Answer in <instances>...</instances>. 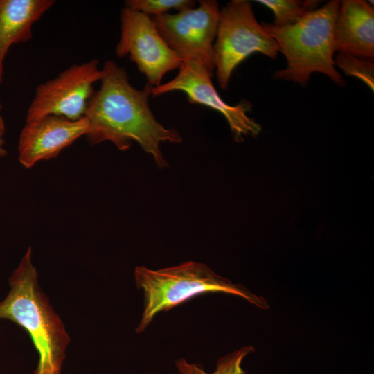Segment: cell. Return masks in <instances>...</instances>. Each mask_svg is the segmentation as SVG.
Listing matches in <instances>:
<instances>
[{
  "instance_id": "cell-1",
  "label": "cell",
  "mask_w": 374,
  "mask_h": 374,
  "mask_svg": "<svg viewBox=\"0 0 374 374\" xmlns=\"http://www.w3.org/2000/svg\"><path fill=\"white\" fill-rule=\"evenodd\" d=\"M102 69L100 89L90 99L84 116L89 123L88 142L94 145L108 141L126 150L136 141L159 168L167 167L161 143H180L182 138L154 117L149 106L152 87L147 84L143 89H135L126 71L112 60L107 61Z\"/></svg>"
},
{
  "instance_id": "cell-2",
  "label": "cell",
  "mask_w": 374,
  "mask_h": 374,
  "mask_svg": "<svg viewBox=\"0 0 374 374\" xmlns=\"http://www.w3.org/2000/svg\"><path fill=\"white\" fill-rule=\"evenodd\" d=\"M29 247L8 278L0 302V320L12 321L29 335L38 354L33 374H62L71 337L39 282Z\"/></svg>"
},
{
  "instance_id": "cell-3",
  "label": "cell",
  "mask_w": 374,
  "mask_h": 374,
  "mask_svg": "<svg viewBox=\"0 0 374 374\" xmlns=\"http://www.w3.org/2000/svg\"><path fill=\"white\" fill-rule=\"evenodd\" d=\"M331 0L296 23L287 26L263 24L286 58L287 66L274 78L305 86L315 72L328 76L339 86L345 82L334 60V26L340 6Z\"/></svg>"
},
{
  "instance_id": "cell-4",
  "label": "cell",
  "mask_w": 374,
  "mask_h": 374,
  "mask_svg": "<svg viewBox=\"0 0 374 374\" xmlns=\"http://www.w3.org/2000/svg\"><path fill=\"white\" fill-rule=\"evenodd\" d=\"M134 279L136 287L144 293V310L137 333L143 332L158 313L203 294L235 295L262 309L269 308L264 298L217 275L205 264L194 261L157 270L138 266Z\"/></svg>"
},
{
  "instance_id": "cell-5",
  "label": "cell",
  "mask_w": 374,
  "mask_h": 374,
  "mask_svg": "<svg viewBox=\"0 0 374 374\" xmlns=\"http://www.w3.org/2000/svg\"><path fill=\"white\" fill-rule=\"evenodd\" d=\"M278 46L263 24L256 20L247 0H232L220 12L214 43L215 69L222 89L228 87L235 69L247 57L260 53L275 59Z\"/></svg>"
},
{
  "instance_id": "cell-6",
  "label": "cell",
  "mask_w": 374,
  "mask_h": 374,
  "mask_svg": "<svg viewBox=\"0 0 374 374\" xmlns=\"http://www.w3.org/2000/svg\"><path fill=\"white\" fill-rule=\"evenodd\" d=\"M199 2L197 8L152 19L162 38L183 61L202 66L213 74L220 9L217 1Z\"/></svg>"
},
{
  "instance_id": "cell-7",
  "label": "cell",
  "mask_w": 374,
  "mask_h": 374,
  "mask_svg": "<svg viewBox=\"0 0 374 374\" xmlns=\"http://www.w3.org/2000/svg\"><path fill=\"white\" fill-rule=\"evenodd\" d=\"M103 75L96 59L73 64L57 77L36 87L26 121L48 115L76 121L84 117L93 84Z\"/></svg>"
},
{
  "instance_id": "cell-8",
  "label": "cell",
  "mask_w": 374,
  "mask_h": 374,
  "mask_svg": "<svg viewBox=\"0 0 374 374\" xmlns=\"http://www.w3.org/2000/svg\"><path fill=\"white\" fill-rule=\"evenodd\" d=\"M118 57L127 55L152 87L169 71L179 69L183 60L169 47L150 16L127 7L121 12V37L116 47Z\"/></svg>"
},
{
  "instance_id": "cell-9",
  "label": "cell",
  "mask_w": 374,
  "mask_h": 374,
  "mask_svg": "<svg viewBox=\"0 0 374 374\" xmlns=\"http://www.w3.org/2000/svg\"><path fill=\"white\" fill-rule=\"evenodd\" d=\"M212 75L202 66L183 61L177 75L164 84L152 87L151 95L157 96L175 91H182L186 94L189 103L208 107L222 114L237 141H242L248 136L257 135L261 131V127L247 114L251 107V104L241 102L230 105L225 103L212 83Z\"/></svg>"
},
{
  "instance_id": "cell-10",
  "label": "cell",
  "mask_w": 374,
  "mask_h": 374,
  "mask_svg": "<svg viewBox=\"0 0 374 374\" xmlns=\"http://www.w3.org/2000/svg\"><path fill=\"white\" fill-rule=\"evenodd\" d=\"M85 117L76 121L48 115L26 121L19 143V161L26 168L42 160L56 158L60 152L82 136L87 135Z\"/></svg>"
},
{
  "instance_id": "cell-11",
  "label": "cell",
  "mask_w": 374,
  "mask_h": 374,
  "mask_svg": "<svg viewBox=\"0 0 374 374\" xmlns=\"http://www.w3.org/2000/svg\"><path fill=\"white\" fill-rule=\"evenodd\" d=\"M334 50L374 57V9L363 0L340 2L333 33Z\"/></svg>"
},
{
  "instance_id": "cell-12",
  "label": "cell",
  "mask_w": 374,
  "mask_h": 374,
  "mask_svg": "<svg viewBox=\"0 0 374 374\" xmlns=\"http://www.w3.org/2000/svg\"><path fill=\"white\" fill-rule=\"evenodd\" d=\"M54 3L53 0H0V84L10 47L29 41L33 24Z\"/></svg>"
},
{
  "instance_id": "cell-13",
  "label": "cell",
  "mask_w": 374,
  "mask_h": 374,
  "mask_svg": "<svg viewBox=\"0 0 374 374\" xmlns=\"http://www.w3.org/2000/svg\"><path fill=\"white\" fill-rule=\"evenodd\" d=\"M257 2L270 8L274 14L276 26L294 24L310 12L316 10L319 1L315 0H258Z\"/></svg>"
},
{
  "instance_id": "cell-14",
  "label": "cell",
  "mask_w": 374,
  "mask_h": 374,
  "mask_svg": "<svg viewBox=\"0 0 374 374\" xmlns=\"http://www.w3.org/2000/svg\"><path fill=\"white\" fill-rule=\"evenodd\" d=\"M253 350L252 346H247L224 355L218 359L216 369L211 373H206L201 365L183 358L176 360L175 365L179 374H245L242 362Z\"/></svg>"
},
{
  "instance_id": "cell-15",
  "label": "cell",
  "mask_w": 374,
  "mask_h": 374,
  "mask_svg": "<svg viewBox=\"0 0 374 374\" xmlns=\"http://www.w3.org/2000/svg\"><path fill=\"white\" fill-rule=\"evenodd\" d=\"M334 60L335 65L341 69L346 75L358 78L373 91V58L346 52H338Z\"/></svg>"
},
{
  "instance_id": "cell-16",
  "label": "cell",
  "mask_w": 374,
  "mask_h": 374,
  "mask_svg": "<svg viewBox=\"0 0 374 374\" xmlns=\"http://www.w3.org/2000/svg\"><path fill=\"white\" fill-rule=\"evenodd\" d=\"M125 4L127 8L148 16H157L166 14L170 10L180 12L194 8L195 1L191 0H127L125 1Z\"/></svg>"
},
{
  "instance_id": "cell-17",
  "label": "cell",
  "mask_w": 374,
  "mask_h": 374,
  "mask_svg": "<svg viewBox=\"0 0 374 374\" xmlns=\"http://www.w3.org/2000/svg\"><path fill=\"white\" fill-rule=\"evenodd\" d=\"M6 127L3 118L0 114V158L3 157L7 154V151L5 148L6 140L4 139Z\"/></svg>"
},
{
  "instance_id": "cell-18",
  "label": "cell",
  "mask_w": 374,
  "mask_h": 374,
  "mask_svg": "<svg viewBox=\"0 0 374 374\" xmlns=\"http://www.w3.org/2000/svg\"><path fill=\"white\" fill-rule=\"evenodd\" d=\"M1 109H2V105H1V100H0V112H1Z\"/></svg>"
}]
</instances>
